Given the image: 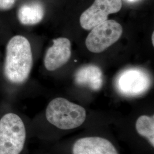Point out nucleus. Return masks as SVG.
<instances>
[{
    "instance_id": "obj_1",
    "label": "nucleus",
    "mask_w": 154,
    "mask_h": 154,
    "mask_svg": "<svg viewBox=\"0 0 154 154\" xmlns=\"http://www.w3.org/2000/svg\"><path fill=\"white\" fill-rule=\"evenodd\" d=\"M33 66V55L28 39L18 35L12 37L6 49L4 72L10 82L21 84L25 82Z\"/></svg>"
},
{
    "instance_id": "obj_2",
    "label": "nucleus",
    "mask_w": 154,
    "mask_h": 154,
    "mask_svg": "<svg viewBox=\"0 0 154 154\" xmlns=\"http://www.w3.org/2000/svg\"><path fill=\"white\" fill-rule=\"evenodd\" d=\"M86 116V111L82 106L63 98L53 99L46 110L48 121L62 130H70L81 126Z\"/></svg>"
},
{
    "instance_id": "obj_3",
    "label": "nucleus",
    "mask_w": 154,
    "mask_h": 154,
    "mask_svg": "<svg viewBox=\"0 0 154 154\" xmlns=\"http://www.w3.org/2000/svg\"><path fill=\"white\" fill-rule=\"evenodd\" d=\"M26 137V128L21 118L8 113L0 119V154H20Z\"/></svg>"
},
{
    "instance_id": "obj_4",
    "label": "nucleus",
    "mask_w": 154,
    "mask_h": 154,
    "mask_svg": "<svg viewBox=\"0 0 154 154\" xmlns=\"http://www.w3.org/2000/svg\"><path fill=\"white\" fill-rule=\"evenodd\" d=\"M122 33L121 24L114 20H106L91 29L86 39V46L92 53H101L120 38Z\"/></svg>"
},
{
    "instance_id": "obj_5",
    "label": "nucleus",
    "mask_w": 154,
    "mask_h": 154,
    "mask_svg": "<svg viewBox=\"0 0 154 154\" xmlns=\"http://www.w3.org/2000/svg\"><path fill=\"white\" fill-rule=\"evenodd\" d=\"M151 85V79L148 72L138 67L124 70L116 80V86L119 92L127 97H136L145 93Z\"/></svg>"
},
{
    "instance_id": "obj_6",
    "label": "nucleus",
    "mask_w": 154,
    "mask_h": 154,
    "mask_svg": "<svg viewBox=\"0 0 154 154\" xmlns=\"http://www.w3.org/2000/svg\"><path fill=\"white\" fill-rule=\"evenodd\" d=\"M121 0H95L93 4L81 14L79 21L85 30L94 27L107 20L108 16L121 9Z\"/></svg>"
},
{
    "instance_id": "obj_7",
    "label": "nucleus",
    "mask_w": 154,
    "mask_h": 154,
    "mask_svg": "<svg viewBox=\"0 0 154 154\" xmlns=\"http://www.w3.org/2000/svg\"><path fill=\"white\" fill-rule=\"evenodd\" d=\"M72 154H119L114 145L108 139L100 137L79 138L72 148Z\"/></svg>"
},
{
    "instance_id": "obj_8",
    "label": "nucleus",
    "mask_w": 154,
    "mask_h": 154,
    "mask_svg": "<svg viewBox=\"0 0 154 154\" xmlns=\"http://www.w3.org/2000/svg\"><path fill=\"white\" fill-rule=\"evenodd\" d=\"M53 45L48 49L45 56V68L54 71L64 65L71 57V43L69 39L60 37L53 41Z\"/></svg>"
},
{
    "instance_id": "obj_9",
    "label": "nucleus",
    "mask_w": 154,
    "mask_h": 154,
    "mask_svg": "<svg viewBox=\"0 0 154 154\" xmlns=\"http://www.w3.org/2000/svg\"><path fill=\"white\" fill-rule=\"evenodd\" d=\"M74 80L77 85L97 91L103 86V76L98 66L87 65L82 66L75 72Z\"/></svg>"
},
{
    "instance_id": "obj_10",
    "label": "nucleus",
    "mask_w": 154,
    "mask_h": 154,
    "mask_svg": "<svg viewBox=\"0 0 154 154\" xmlns=\"http://www.w3.org/2000/svg\"><path fill=\"white\" fill-rule=\"evenodd\" d=\"M44 15V6L37 0L23 4L19 8L17 14L19 21L24 25L38 23L43 20Z\"/></svg>"
},
{
    "instance_id": "obj_11",
    "label": "nucleus",
    "mask_w": 154,
    "mask_h": 154,
    "mask_svg": "<svg viewBox=\"0 0 154 154\" xmlns=\"http://www.w3.org/2000/svg\"><path fill=\"white\" fill-rule=\"evenodd\" d=\"M135 129L138 134L146 139L154 148V116L143 115L138 117L135 122Z\"/></svg>"
},
{
    "instance_id": "obj_12",
    "label": "nucleus",
    "mask_w": 154,
    "mask_h": 154,
    "mask_svg": "<svg viewBox=\"0 0 154 154\" xmlns=\"http://www.w3.org/2000/svg\"><path fill=\"white\" fill-rule=\"evenodd\" d=\"M16 0H0V10L8 11L14 5Z\"/></svg>"
},
{
    "instance_id": "obj_13",
    "label": "nucleus",
    "mask_w": 154,
    "mask_h": 154,
    "mask_svg": "<svg viewBox=\"0 0 154 154\" xmlns=\"http://www.w3.org/2000/svg\"><path fill=\"white\" fill-rule=\"evenodd\" d=\"M154 32H153V33H152V45H153V46H154Z\"/></svg>"
},
{
    "instance_id": "obj_14",
    "label": "nucleus",
    "mask_w": 154,
    "mask_h": 154,
    "mask_svg": "<svg viewBox=\"0 0 154 154\" xmlns=\"http://www.w3.org/2000/svg\"><path fill=\"white\" fill-rule=\"evenodd\" d=\"M128 1H135V0H128Z\"/></svg>"
}]
</instances>
